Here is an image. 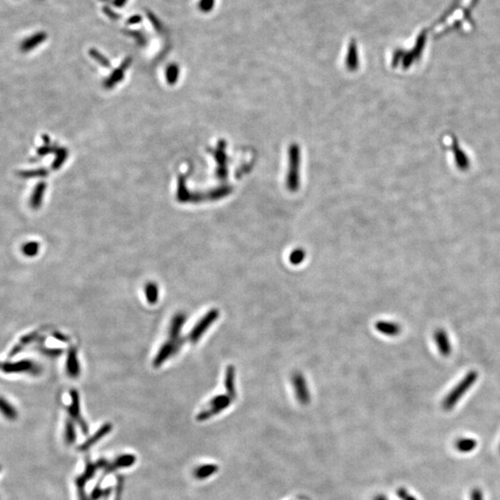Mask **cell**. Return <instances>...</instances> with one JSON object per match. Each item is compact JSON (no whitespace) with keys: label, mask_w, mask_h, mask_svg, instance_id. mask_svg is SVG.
<instances>
[{"label":"cell","mask_w":500,"mask_h":500,"mask_svg":"<svg viewBox=\"0 0 500 500\" xmlns=\"http://www.w3.org/2000/svg\"><path fill=\"white\" fill-rule=\"evenodd\" d=\"M65 440L68 445L74 444L76 440V433L74 429V423L71 420H67L66 427H65Z\"/></svg>","instance_id":"obj_19"},{"label":"cell","mask_w":500,"mask_h":500,"mask_svg":"<svg viewBox=\"0 0 500 500\" xmlns=\"http://www.w3.org/2000/svg\"><path fill=\"white\" fill-rule=\"evenodd\" d=\"M375 328L377 329L378 332L387 335V336H396L400 334V326L393 321H387V320H379L375 324Z\"/></svg>","instance_id":"obj_11"},{"label":"cell","mask_w":500,"mask_h":500,"mask_svg":"<svg viewBox=\"0 0 500 500\" xmlns=\"http://www.w3.org/2000/svg\"><path fill=\"white\" fill-rule=\"evenodd\" d=\"M129 34H131L132 36H133L140 44H144L145 37H144V35L142 33H136V32H129Z\"/></svg>","instance_id":"obj_28"},{"label":"cell","mask_w":500,"mask_h":500,"mask_svg":"<svg viewBox=\"0 0 500 500\" xmlns=\"http://www.w3.org/2000/svg\"><path fill=\"white\" fill-rule=\"evenodd\" d=\"M217 471H218V466H216L214 464L203 465L196 470L195 476L198 479H206L207 477L213 475L215 473H217Z\"/></svg>","instance_id":"obj_17"},{"label":"cell","mask_w":500,"mask_h":500,"mask_svg":"<svg viewBox=\"0 0 500 500\" xmlns=\"http://www.w3.org/2000/svg\"><path fill=\"white\" fill-rule=\"evenodd\" d=\"M90 54L92 55V57H94V58H95L96 60H99V61H100V63H102L103 65H106V66H108V64H107V60H105V59H104V58H103V57H102L101 55H100V54H99V52H97L96 50H91V52H90Z\"/></svg>","instance_id":"obj_26"},{"label":"cell","mask_w":500,"mask_h":500,"mask_svg":"<svg viewBox=\"0 0 500 500\" xmlns=\"http://www.w3.org/2000/svg\"><path fill=\"white\" fill-rule=\"evenodd\" d=\"M145 293H146V297H147V302L151 305H154L158 302V300H159V288H158V286L157 284H155L153 282H150V283H147L146 285V287H145Z\"/></svg>","instance_id":"obj_16"},{"label":"cell","mask_w":500,"mask_h":500,"mask_svg":"<svg viewBox=\"0 0 500 500\" xmlns=\"http://www.w3.org/2000/svg\"><path fill=\"white\" fill-rule=\"evenodd\" d=\"M471 500H484V497H483V493L481 491L480 489L476 488V489H474L472 491V494H471Z\"/></svg>","instance_id":"obj_25"},{"label":"cell","mask_w":500,"mask_h":500,"mask_svg":"<svg viewBox=\"0 0 500 500\" xmlns=\"http://www.w3.org/2000/svg\"></svg>","instance_id":"obj_32"},{"label":"cell","mask_w":500,"mask_h":500,"mask_svg":"<svg viewBox=\"0 0 500 500\" xmlns=\"http://www.w3.org/2000/svg\"><path fill=\"white\" fill-rule=\"evenodd\" d=\"M67 373L70 377L77 378L80 374V363L77 358L76 349L73 347L69 350L66 362Z\"/></svg>","instance_id":"obj_7"},{"label":"cell","mask_w":500,"mask_h":500,"mask_svg":"<svg viewBox=\"0 0 500 500\" xmlns=\"http://www.w3.org/2000/svg\"><path fill=\"white\" fill-rule=\"evenodd\" d=\"M38 252V244L37 243H29L23 247V253L28 257H33Z\"/></svg>","instance_id":"obj_20"},{"label":"cell","mask_w":500,"mask_h":500,"mask_svg":"<svg viewBox=\"0 0 500 500\" xmlns=\"http://www.w3.org/2000/svg\"><path fill=\"white\" fill-rule=\"evenodd\" d=\"M224 387L226 388L228 396L235 400L236 392H235V369L232 365L227 367L225 372V379H224Z\"/></svg>","instance_id":"obj_12"},{"label":"cell","mask_w":500,"mask_h":500,"mask_svg":"<svg viewBox=\"0 0 500 500\" xmlns=\"http://www.w3.org/2000/svg\"><path fill=\"white\" fill-rule=\"evenodd\" d=\"M103 10H104L105 14H107V16H108L111 20H118V19L120 18V16H119L118 14H116L115 12H113V11H112V10H111V9H110V8L108 7H103Z\"/></svg>","instance_id":"obj_27"},{"label":"cell","mask_w":500,"mask_h":500,"mask_svg":"<svg viewBox=\"0 0 500 500\" xmlns=\"http://www.w3.org/2000/svg\"><path fill=\"white\" fill-rule=\"evenodd\" d=\"M105 492H106V490H102V489H100V487H97L92 492L93 493L92 494V499L94 500H99L100 498L103 497L106 494Z\"/></svg>","instance_id":"obj_24"},{"label":"cell","mask_w":500,"mask_h":500,"mask_svg":"<svg viewBox=\"0 0 500 500\" xmlns=\"http://www.w3.org/2000/svg\"><path fill=\"white\" fill-rule=\"evenodd\" d=\"M184 340L181 338L178 339H171L165 342L161 347H160L158 353L156 355L153 360L154 367L159 368L161 366L166 360H169L171 357L174 356L180 350L181 347L183 346Z\"/></svg>","instance_id":"obj_3"},{"label":"cell","mask_w":500,"mask_h":500,"mask_svg":"<svg viewBox=\"0 0 500 500\" xmlns=\"http://www.w3.org/2000/svg\"><path fill=\"white\" fill-rule=\"evenodd\" d=\"M112 430V425L110 423H106L104 424L103 426L101 427L100 429H99L94 435H92L90 438H88L82 446L80 447V450L82 451H85V450H87L89 449L90 447H92L93 445H95L98 441L102 439L105 435H107V433H109L110 431Z\"/></svg>","instance_id":"obj_10"},{"label":"cell","mask_w":500,"mask_h":500,"mask_svg":"<svg viewBox=\"0 0 500 500\" xmlns=\"http://www.w3.org/2000/svg\"><path fill=\"white\" fill-rule=\"evenodd\" d=\"M477 445H478L477 441L474 438L464 437V438H460L456 441L455 447L458 451H460L461 453H470V452L474 451L477 447Z\"/></svg>","instance_id":"obj_13"},{"label":"cell","mask_w":500,"mask_h":500,"mask_svg":"<svg viewBox=\"0 0 500 500\" xmlns=\"http://www.w3.org/2000/svg\"><path fill=\"white\" fill-rule=\"evenodd\" d=\"M47 38V34L44 32H38V33H33L31 36H29L26 39L22 41L20 48L23 52H28L33 50V48L39 46L41 43H43Z\"/></svg>","instance_id":"obj_9"},{"label":"cell","mask_w":500,"mask_h":500,"mask_svg":"<svg viewBox=\"0 0 500 500\" xmlns=\"http://www.w3.org/2000/svg\"><path fill=\"white\" fill-rule=\"evenodd\" d=\"M215 0H200V8L203 12L210 11L214 7Z\"/></svg>","instance_id":"obj_21"},{"label":"cell","mask_w":500,"mask_h":500,"mask_svg":"<svg viewBox=\"0 0 500 500\" xmlns=\"http://www.w3.org/2000/svg\"><path fill=\"white\" fill-rule=\"evenodd\" d=\"M135 457L133 455H123L120 456L117 460L114 461L113 464L109 467L108 471H113L114 469L118 468H127V467L132 466L135 462Z\"/></svg>","instance_id":"obj_15"},{"label":"cell","mask_w":500,"mask_h":500,"mask_svg":"<svg viewBox=\"0 0 500 500\" xmlns=\"http://www.w3.org/2000/svg\"><path fill=\"white\" fill-rule=\"evenodd\" d=\"M71 399H72V402H71L70 407H68L69 414L73 420H76L80 424L83 433L86 434L88 433V426H87V422L83 420V418L81 416L79 393L76 390H72L71 391Z\"/></svg>","instance_id":"obj_5"},{"label":"cell","mask_w":500,"mask_h":500,"mask_svg":"<svg viewBox=\"0 0 500 500\" xmlns=\"http://www.w3.org/2000/svg\"><path fill=\"white\" fill-rule=\"evenodd\" d=\"M435 341H436L437 347L439 348V350L442 352V354H444V355L449 354L450 345H449V341L447 339L446 333L442 332V331L437 332V333H435Z\"/></svg>","instance_id":"obj_18"},{"label":"cell","mask_w":500,"mask_h":500,"mask_svg":"<svg viewBox=\"0 0 500 500\" xmlns=\"http://www.w3.org/2000/svg\"><path fill=\"white\" fill-rule=\"evenodd\" d=\"M141 20H142L141 16H139V15H135V16H133L132 18H130V19L128 20V21H127V23H128V24H135V23H139V22H141Z\"/></svg>","instance_id":"obj_29"},{"label":"cell","mask_w":500,"mask_h":500,"mask_svg":"<svg viewBox=\"0 0 500 500\" xmlns=\"http://www.w3.org/2000/svg\"><path fill=\"white\" fill-rule=\"evenodd\" d=\"M127 0H110V2L112 3V5L116 6V7H123L124 4L126 3Z\"/></svg>","instance_id":"obj_31"},{"label":"cell","mask_w":500,"mask_h":500,"mask_svg":"<svg viewBox=\"0 0 500 500\" xmlns=\"http://www.w3.org/2000/svg\"><path fill=\"white\" fill-rule=\"evenodd\" d=\"M232 401H233V400L228 395L216 396L214 399L209 401L208 408L206 409V410H202L198 415V417H197L198 420H206L208 418L214 416V415L220 413V411H222L223 409H225V408L229 407V405H230V403Z\"/></svg>","instance_id":"obj_4"},{"label":"cell","mask_w":500,"mask_h":500,"mask_svg":"<svg viewBox=\"0 0 500 500\" xmlns=\"http://www.w3.org/2000/svg\"><path fill=\"white\" fill-rule=\"evenodd\" d=\"M477 375L474 373L469 374L464 380L460 381V384L456 387H454L453 390L448 394L447 398L443 401V407L445 409L449 410L452 407L457 405V403L460 401V399L467 393L469 388L474 385V381L476 380Z\"/></svg>","instance_id":"obj_1"},{"label":"cell","mask_w":500,"mask_h":500,"mask_svg":"<svg viewBox=\"0 0 500 500\" xmlns=\"http://www.w3.org/2000/svg\"><path fill=\"white\" fill-rule=\"evenodd\" d=\"M292 385L295 388V393L298 400L302 404L309 402V392L306 380L301 374H295L292 376Z\"/></svg>","instance_id":"obj_6"},{"label":"cell","mask_w":500,"mask_h":500,"mask_svg":"<svg viewBox=\"0 0 500 500\" xmlns=\"http://www.w3.org/2000/svg\"><path fill=\"white\" fill-rule=\"evenodd\" d=\"M399 495H400V498L403 500H416L414 499L413 497L408 496L405 490H400V492H399Z\"/></svg>","instance_id":"obj_30"},{"label":"cell","mask_w":500,"mask_h":500,"mask_svg":"<svg viewBox=\"0 0 500 500\" xmlns=\"http://www.w3.org/2000/svg\"><path fill=\"white\" fill-rule=\"evenodd\" d=\"M0 413L8 420H15L18 417L16 408L6 400L0 398Z\"/></svg>","instance_id":"obj_14"},{"label":"cell","mask_w":500,"mask_h":500,"mask_svg":"<svg viewBox=\"0 0 500 500\" xmlns=\"http://www.w3.org/2000/svg\"><path fill=\"white\" fill-rule=\"evenodd\" d=\"M147 16L149 18V20L152 22L155 29H157L158 31H161L162 30V24H161L160 20H158V18L153 13H151V12H147Z\"/></svg>","instance_id":"obj_23"},{"label":"cell","mask_w":500,"mask_h":500,"mask_svg":"<svg viewBox=\"0 0 500 500\" xmlns=\"http://www.w3.org/2000/svg\"><path fill=\"white\" fill-rule=\"evenodd\" d=\"M186 320H187L186 314L177 313L174 315L173 320L171 321L170 331H169L171 339L181 338V332H182V329L186 323Z\"/></svg>","instance_id":"obj_8"},{"label":"cell","mask_w":500,"mask_h":500,"mask_svg":"<svg viewBox=\"0 0 500 500\" xmlns=\"http://www.w3.org/2000/svg\"><path fill=\"white\" fill-rule=\"evenodd\" d=\"M304 256L305 255H304V253L301 250L296 251V252L291 254L290 261H291V263L294 264V265H299V264H301L302 260H304Z\"/></svg>","instance_id":"obj_22"},{"label":"cell","mask_w":500,"mask_h":500,"mask_svg":"<svg viewBox=\"0 0 500 500\" xmlns=\"http://www.w3.org/2000/svg\"><path fill=\"white\" fill-rule=\"evenodd\" d=\"M219 316H220V311L216 308H213L205 314V316H203L198 321V323L193 327V329L188 334L189 341L192 344L199 342L201 336L207 332V329L213 324L214 321L219 318Z\"/></svg>","instance_id":"obj_2"}]
</instances>
